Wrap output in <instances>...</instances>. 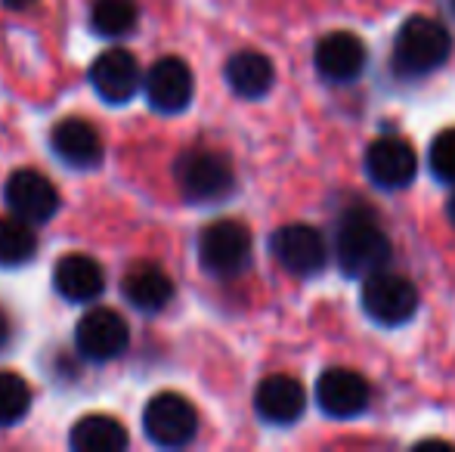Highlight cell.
Segmentation results:
<instances>
[{"label": "cell", "instance_id": "1", "mask_svg": "<svg viewBox=\"0 0 455 452\" xmlns=\"http://www.w3.org/2000/svg\"><path fill=\"white\" fill-rule=\"evenodd\" d=\"M335 254L338 266L347 276H369L375 270H384L390 260V239L381 226V218L375 208L354 205L341 214L335 233Z\"/></svg>", "mask_w": 455, "mask_h": 452}, {"label": "cell", "instance_id": "2", "mask_svg": "<svg viewBox=\"0 0 455 452\" xmlns=\"http://www.w3.org/2000/svg\"><path fill=\"white\" fill-rule=\"evenodd\" d=\"M452 53V35L431 16H412L394 37V68L406 78L437 72Z\"/></svg>", "mask_w": 455, "mask_h": 452}, {"label": "cell", "instance_id": "3", "mask_svg": "<svg viewBox=\"0 0 455 452\" xmlns=\"http://www.w3.org/2000/svg\"><path fill=\"white\" fill-rule=\"evenodd\" d=\"M174 177L183 199L196 202V205H214V202H223L235 189V174L229 158L208 149H196L180 155Z\"/></svg>", "mask_w": 455, "mask_h": 452}, {"label": "cell", "instance_id": "4", "mask_svg": "<svg viewBox=\"0 0 455 452\" xmlns=\"http://www.w3.org/2000/svg\"><path fill=\"white\" fill-rule=\"evenodd\" d=\"M360 304L371 322L394 329L415 316V310H419V289L406 276H400V273L375 270L365 276Z\"/></svg>", "mask_w": 455, "mask_h": 452}, {"label": "cell", "instance_id": "5", "mask_svg": "<svg viewBox=\"0 0 455 452\" xmlns=\"http://www.w3.org/2000/svg\"><path fill=\"white\" fill-rule=\"evenodd\" d=\"M251 233L239 220H217L198 235V260L211 276H239L251 264Z\"/></svg>", "mask_w": 455, "mask_h": 452}, {"label": "cell", "instance_id": "6", "mask_svg": "<svg viewBox=\"0 0 455 452\" xmlns=\"http://www.w3.org/2000/svg\"><path fill=\"white\" fill-rule=\"evenodd\" d=\"M143 431L156 447L180 449L196 437L198 412L183 393L174 391L156 393L143 409Z\"/></svg>", "mask_w": 455, "mask_h": 452}, {"label": "cell", "instance_id": "7", "mask_svg": "<svg viewBox=\"0 0 455 452\" xmlns=\"http://www.w3.org/2000/svg\"><path fill=\"white\" fill-rule=\"evenodd\" d=\"M270 251L282 270L300 279L316 276L329 264V245H325L323 233L310 224H288L275 229L270 239Z\"/></svg>", "mask_w": 455, "mask_h": 452}, {"label": "cell", "instance_id": "8", "mask_svg": "<svg viewBox=\"0 0 455 452\" xmlns=\"http://www.w3.org/2000/svg\"><path fill=\"white\" fill-rule=\"evenodd\" d=\"M131 344V329L124 316L112 307H93L75 326V347L84 360L106 362L121 356Z\"/></svg>", "mask_w": 455, "mask_h": 452}, {"label": "cell", "instance_id": "9", "mask_svg": "<svg viewBox=\"0 0 455 452\" xmlns=\"http://www.w3.org/2000/svg\"><path fill=\"white\" fill-rule=\"evenodd\" d=\"M419 170V158L409 139L403 137H378L375 143L365 149V174L375 186L381 189H403L415 180Z\"/></svg>", "mask_w": 455, "mask_h": 452}, {"label": "cell", "instance_id": "10", "mask_svg": "<svg viewBox=\"0 0 455 452\" xmlns=\"http://www.w3.org/2000/svg\"><path fill=\"white\" fill-rule=\"evenodd\" d=\"M6 205L16 218L35 224H47L56 211H60V189L53 186V180L41 174L35 168L16 170L6 180Z\"/></svg>", "mask_w": 455, "mask_h": 452}, {"label": "cell", "instance_id": "11", "mask_svg": "<svg viewBox=\"0 0 455 452\" xmlns=\"http://www.w3.org/2000/svg\"><path fill=\"white\" fill-rule=\"evenodd\" d=\"M371 387L354 369H325L316 381V403L331 418H356L369 409Z\"/></svg>", "mask_w": 455, "mask_h": 452}, {"label": "cell", "instance_id": "12", "mask_svg": "<svg viewBox=\"0 0 455 452\" xmlns=\"http://www.w3.org/2000/svg\"><path fill=\"white\" fill-rule=\"evenodd\" d=\"M146 99L156 112L177 115L192 103V93H196V81L192 72L183 59L177 56H162L156 66L146 75Z\"/></svg>", "mask_w": 455, "mask_h": 452}, {"label": "cell", "instance_id": "13", "mask_svg": "<svg viewBox=\"0 0 455 452\" xmlns=\"http://www.w3.org/2000/svg\"><path fill=\"white\" fill-rule=\"evenodd\" d=\"M365 44L354 31H331V35L319 37L316 50H313V62H316V72L325 81H335V84H347L365 68Z\"/></svg>", "mask_w": 455, "mask_h": 452}, {"label": "cell", "instance_id": "14", "mask_svg": "<svg viewBox=\"0 0 455 452\" xmlns=\"http://www.w3.org/2000/svg\"><path fill=\"white\" fill-rule=\"evenodd\" d=\"M91 84L106 103L121 106L127 99H133L140 81V66L137 56L127 53V50H106L93 59L91 66Z\"/></svg>", "mask_w": 455, "mask_h": 452}, {"label": "cell", "instance_id": "15", "mask_svg": "<svg viewBox=\"0 0 455 452\" xmlns=\"http://www.w3.org/2000/svg\"><path fill=\"white\" fill-rule=\"evenodd\" d=\"M254 409L270 424H294L307 409V391L291 375H270L254 391Z\"/></svg>", "mask_w": 455, "mask_h": 452}, {"label": "cell", "instance_id": "16", "mask_svg": "<svg viewBox=\"0 0 455 452\" xmlns=\"http://www.w3.org/2000/svg\"><path fill=\"white\" fill-rule=\"evenodd\" d=\"M53 152L78 170H93L102 164V139L96 127L84 118H66L53 127Z\"/></svg>", "mask_w": 455, "mask_h": 452}, {"label": "cell", "instance_id": "17", "mask_svg": "<svg viewBox=\"0 0 455 452\" xmlns=\"http://www.w3.org/2000/svg\"><path fill=\"white\" fill-rule=\"evenodd\" d=\"M53 285L66 301L91 304L106 289V273L87 254H66L53 266Z\"/></svg>", "mask_w": 455, "mask_h": 452}, {"label": "cell", "instance_id": "18", "mask_svg": "<svg viewBox=\"0 0 455 452\" xmlns=\"http://www.w3.org/2000/svg\"><path fill=\"white\" fill-rule=\"evenodd\" d=\"M227 84L233 87L235 97L242 99H260L273 91L275 68L270 56L258 53V50H242V53L229 56L227 62Z\"/></svg>", "mask_w": 455, "mask_h": 452}, {"label": "cell", "instance_id": "19", "mask_svg": "<svg viewBox=\"0 0 455 452\" xmlns=\"http://www.w3.org/2000/svg\"><path fill=\"white\" fill-rule=\"evenodd\" d=\"M124 297L143 313H156L174 297V282L158 264H140L124 276Z\"/></svg>", "mask_w": 455, "mask_h": 452}, {"label": "cell", "instance_id": "20", "mask_svg": "<svg viewBox=\"0 0 455 452\" xmlns=\"http://www.w3.org/2000/svg\"><path fill=\"white\" fill-rule=\"evenodd\" d=\"M68 447L75 452H121L127 449V431L112 416H84L75 422Z\"/></svg>", "mask_w": 455, "mask_h": 452}, {"label": "cell", "instance_id": "21", "mask_svg": "<svg viewBox=\"0 0 455 452\" xmlns=\"http://www.w3.org/2000/svg\"><path fill=\"white\" fill-rule=\"evenodd\" d=\"M37 235L28 220L22 218H0V264L22 266L35 258Z\"/></svg>", "mask_w": 455, "mask_h": 452}, {"label": "cell", "instance_id": "22", "mask_svg": "<svg viewBox=\"0 0 455 452\" xmlns=\"http://www.w3.org/2000/svg\"><path fill=\"white\" fill-rule=\"evenodd\" d=\"M137 0H93L91 25L102 37H121L137 28Z\"/></svg>", "mask_w": 455, "mask_h": 452}, {"label": "cell", "instance_id": "23", "mask_svg": "<svg viewBox=\"0 0 455 452\" xmlns=\"http://www.w3.org/2000/svg\"><path fill=\"white\" fill-rule=\"evenodd\" d=\"M31 406V391L16 372H0V428L22 422Z\"/></svg>", "mask_w": 455, "mask_h": 452}, {"label": "cell", "instance_id": "24", "mask_svg": "<svg viewBox=\"0 0 455 452\" xmlns=\"http://www.w3.org/2000/svg\"><path fill=\"white\" fill-rule=\"evenodd\" d=\"M431 170L437 180L455 183V127H446L431 143Z\"/></svg>", "mask_w": 455, "mask_h": 452}, {"label": "cell", "instance_id": "25", "mask_svg": "<svg viewBox=\"0 0 455 452\" xmlns=\"http://www.w3.org/2000/svg\"><path fill=\"white\" fill-rule=\"evenodd\" d=\"M10 335H12V329H10V316L0 310V347H4L6 341H10Z\"/></svg>", "mask_w": 455, "mask_h": 452}, {"label": "cell", "instance_id": "26", "mask_svg": "<svg viewBox=\"0 0 455 452\" xmlns=\"http://www.w3.org/2000/svg\"><path fill=\"white\" fill-rule=\"evenodd\" d=\"M4 4L10 6V10H25V6H31L35 0H4Z\"/></svg>", "mask_w": 455, "mask_h": 452}, {"label": "cell", "instance_id": "27", "mask_svg": "<svg viewBox=\"0 0 455 452\" xmlns=\"http://www.w3.org/2000/svg\"><path fill=\"white\" fill-rule=\"evenodd\" d=\"M446 218H450V224L455 226V193L450 195V202H446Z\"/></svg>", "mask_w": 455, "mask_h": 452}, {"label": "cell", "instance_id": "28", "mask_svg": "<svg viewBox=\"0 0 455 452\" xmlns=\"http://www.w3.org/2000/svg\"><path fill=\"white\" fill-rule=\"evenodd\" d=\"M452 10H455V0H452Z\"/></svg>", "mask_w": 455, "mask_h": 452}]
</instances>
